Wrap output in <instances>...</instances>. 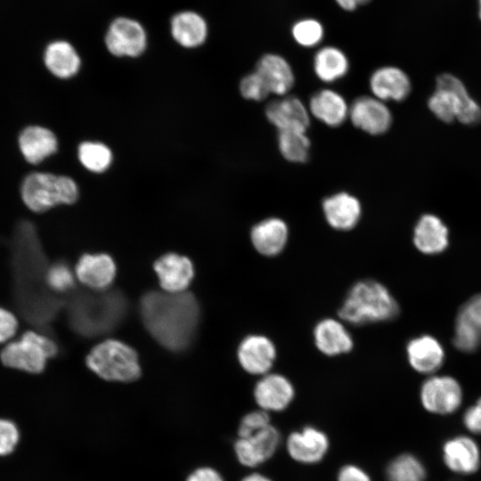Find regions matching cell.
<instances>
[{"label": "cell", "instance_id": "603a6c76", "mask_svg": "<svg viewBox=\"0 0 481 481\" xmlns=\"http://www.w3.org/2000/svg\"><path fill=\"white\" fill-rule=\"evenodd\" d=\"M170 33L182 47L192 49L202 45L207 40L208 28L206 20L194 11H181L170 20Z\"/></svg>", "mask_w": 481, "mask_h": 481}, {"label": "cell", "instance_id": "e0dca14e", "mask_svg": "<svg viewBox=\"0 0 481 481\" xmlns=\"http://www.w3.org/2000/svg\"><path fill=\"white\" fill-rule=\"evenodd\" d=\"M268 121L278 131L307 130L310 125L308 108L295 96H284L269 102L265 108Z\"/></svg>", "mask_w": 481, "mask_h": 481}, {"label": "cell", "instance_id": "d6986e66", "mask_svg": "<svg viewBox=\"0 0 481 481\" xmlns=\"http://www.w3.org/2000/svg\"><path fill=\"white\" fill-rule=\"evenodd\" d=\"M159 284L168 293H180L190 285L193 265L189 258L175 253H167L154 263Z\"/></svg>", "mask_w": 481, "mask_h": 481}, {"label": "cell", "instance_id": "60d3db41", "mask_svg": "<svg viewBox=\"0 0 481 481\" xmlns=\"http://www.w3.org/2000/svg\"><path fill=\"white\" fill-rule=\"evenodd\" d=\"M458 315L481 330V295L469 298L461 306Z\"/></svg>", "mask_w": 481, "mask_h": 481}, {"label": "cell", "instance_id": "bcb514c9", "mask_svg": "<svg viewBox=\"0 0 481 481\" xmlns=\"http://www.w3.org/2000/svg\"><path fill=\"white\" fill-rule=\"evenodd\" d=\"M240 481H273V480L264 473H261L258 471H252L245 475L240 479Z\"/></svg>", "mask_w": 481, "mask_h": 481}, {"label": "cell", "instance_id": "f6af8a7d", "mask_svg": "<svg viewBox=\"0 0 481 481\" xmlns=\"http://www.w3.org/2000/svg\"><path fill=\"white\" fill-rule=\"evenodd\" d=\"M370 0H335L337 4L345 11H354L358 6L366 4Z\"/></svg>", "mask_w": 481, "mask_h": 481}, {"label": "cell", "instance_id": "4316f807", "mask_svg": "<svg viewBox=\"0 0 481 481\" xmlns=\"http://www.w3.org/2000/svg\"><path fill=\"white\" fill-rule=\"evenodd\" d=\"M19 145L22 155L31 164H38L53 155L59 146L54 133L40 126L26 127L19 136Z\"/></svg>", "mask_w": 481, "mask_h": 481}, {"label": "cell", "instance_id": "9c48e42d", "mask_svg": "<svg viewBox=\"0 0 481 481\" xmlns=\"http://www.w3.org/2000/svg\"><path fill=\"white\" fill-rule=\"evenodd\" d=\"M423 409L434 415L447 416L456 412L463 401L461 386L451 376H432L420 390Z\"/></svg>", "mask_w": 481, "mask_h": 481}, {"label": "cell", "instance_id": "7a4b0ae2", "mask_svg": "<svg viewBox=\"0 0 481 481\" xmlns=\"http://www.w3.org/2000/svg\"><path fill=\"white\" fill-rule=\"evenodd\" d=\"M126 312L127 300L118 290L81 292L70 301L69 320L77 333L95 337L115 329Z\"/></svg>", "mask_w": 481, "mask_h": 481}, {"label": "cell", "instance_id": "f35d334b", "mask_svg": "<svg viewBox=\"0 0 481 481\" xmlns=\"http://www.w3.org/2000/svg\"><path fill=\"white\" fill-rule=\"evenodd\" d=\"M20 440V431L16 424L7 419H0V456L12 453Z\"/></svg>", "mask_w": 481, "mask_h": 481}, {"label": "cell", "instance_id": "3957f363", "mask_svg": "<svg viewBox=\"0 0 481 481\" xmlns=\"http://www.w3.org/2000/svg\"><path fill=\"white\" fill-rule=\"evenodd\" d=\"M398 314V303L388 289L372 279L355 282L338 311L341 321L357 326L387 322Z\"/></svg>", "mask_w": 481, "mask_h": 481}, {"label": "cell", "instance_id": "ba28073f", "mask_svg": "<svg viewBox=\"0 0 481 481\" xmlns=\"http://www.w3.org/2000/svg\"><path fill=\"white\" fill-rule=\"evenodd\" d=\"M104 44L108 52L115 57L137 58L147 48V32L138 20L118 17L109 25Z\"/></svg>", "mask_w": 481, "mask_h": 481}, {"label": "cell", "instance_id": "e575fe53", "mask_svg": "<svg viewBox=\"0 0 481 481\" xmlns=\"http://www.w3.org/2000/svg\"><path fill=\"white\" fill-rule=\"evenodd\" d=\"M452 341L459 350L473 352L481 345V330L457 315Z\"/></svg>", "mask_w": 481, "mask_h": 481}, {"label": "cell", "instance_id": "7402d4cb", "mask_svg": "<svg viewBox=\"0 0 481 481\" xmlns=\"http://www.w3.org/2000/svg\"><path fill=\"white\" fill-rule=\"evenodd\" d=\"M77 279L87 287L104 290L116 275V265L107 254H85L77 265Z\"/></svg>", "mask_w": 481, "mask_h": 481}, {"label": "cell", "instance_id": "4dcf8cb0", "mask_svg": "<svg viewBox=\"0 0 481 481\" xmlns=\"http://www.w3.org/2000/svg\"><path fill=\"white\" fill-rule=\"evenodd\" d=\"M427 469L413 453L402 452L391 459L385 469L386 481H426Z\"/></svg>", "mask_w": 481, "mask_h": 481}, {"label": "cell", "instance_id": "ee69618b", "mask_svg": "<svg viewBox=\"0 0 481 481\" xmlns=\"http://www.w3.org/2000/svg\"><path fill=\"white\" fill-rule=\"evenodd\" d=\"M185 481H225L223 475L215 468L201 466L192 471Z\"/></svg>", "mask_w": 481, "mask_h": 481}, {"label": "cell", "instance_id": "d590c367", "mask_svg": "<svg viewBox=\"0 0 481 481\" xmlns=\"http://www.w3.org/2000/svg\"><path fill=\"white\" fill-rule=\"evenodd\" d=\"M46 285L55 292L62 293L74 287L75 276L65 263L53 265L45 273Z\"/></svg>", "mask_w": 481, "mask_h": 481}, {"label": "cell", "instance_id": "6da1fadb", "mask_svg": "<svg viewBox=\"0 0 481 481\" xmlns=\"http://www.w3.org/2000/svg\"><path fill=\"white\" fill-rule=\"evenodd\" d=\"M140 314L153 338L175 352L192 344L200 319L198 302L187 292H147L141 299Z\"/></svg>", "mask_w": 481, "mask_h": 481}, {"label": "cell", "instance_id": "484cf974", "mask_svg": "<svg viewBox=\"0 0 481 481\" xmlns=\"http://www.w3.org/2000/svg\"><path fill=\"white\" fill-rule=\"evenodd\" d=\"M257 71L267 85L270 94L286 95L293 87L295 76L288 61L277 53H266L257 61Z\"/></svg>", "mask_w": 481, "mask_h": 481}, {"label": "cell", "instance_id": "f1b7e54d", "mask_svg": "<svg viewBox=\"0 0 481 481\" xmlns=\"http://www.w3.org/2000/svg\"><path fill=\"white\" fill-rule=\"evenodd\" d=\"M413 243L424 254L441 253L448 246V229L438 216L425 214L414 227Z\"/></svg>", "mask_w": 481, "mask_h": 481}, {"label": "cell", "instance_id": "1f68e13d", "mask_svg": "<svg viewBox=\"0 0 481 481\" xmlns=\"http://www.w3.org/2000/svg\"><path fill=\"white\" fill-rule=\"evenodd\" d=\"M77 156L81 166L94 174L106 172L113 162L111 149L100 141H83L77 149Z\"/></svg>", "mask_w": 481, "mask_h": 481}, {"label": "cell", "instance_id": "d6a6232c", "mask_svg": "<svg viewBox=\"0 0 481 481\" xmlns=\"http://www.w3.org/2000/svg\"><path fill=\"white\" fill-rule=\"evenodd\" d=\"M278 147L285 159L304 163L308 159L311 143L306 131H278Z\"/></svg>", "mask_w": 481, "mask_h": 481}, {"label": "cell", "instance_id": "74e56055", "mask_svg": "<svg viewBox=\"0 0 481 481\" xmlns=\"http://www.w3.org/2000/svg\"><path fill=\"white\" fill-rule=\"evenodd\" d=\"M271 424V413L257 408L242 416L239 422L237 436L245 437L250 436Z\"/></svg>", "mask_w": 481, "mask_h": 481}, {"label": "cell", "instance_id": "8fae6325", "mask_svg": "<svg viewBox=\"0 0 481 481\" xmlns=\"http://www.w3.org/2000/svg\"><path fill=\"white\" fill-rule=\"evenodd\" d=\"M330 442L321 428L307 425L289 433L285 448L291 460L302 465H315L329 452Z\"/></svg>", "mask_w": 481, "mask_h": 481}, {"label": "cell", "instance_id": "d4e9b609", "mask_svg": "<svg viewBox=\"0 0 481 481\" xmlns=\"http://www.w3.org/2000/svg\"><path fill=\"white\" fill-rule=\"evenodd\" d=\"M310 115L330 127L341 126L349 115V105L345 98L331 89L314 93L309 101Z\"/></svg>", "mask_w": 481, "mask_h": 481}, {"label": "cell", "instance_id": "277c9868", "mask_svg": "<svg viewBox=\"0 0 481 481\" xmlns=\"http://www.w3.org/2000/svg\"><path fill=\"white\" fill-rule=\"evenodd\" d=\"M20 193L31 211L42 213L59 205L76 203L79 187L69 175L33 172L23 180Z\"/></svg>", "mask_w": 481, "mask_h": 481}, {"label": "cell", "instance_id": "b9f144b4", "mask_svg": "<svg viewBox=\"0 0 481 481\" xmlns=\"http://www.w3.org/2000/svg\"><path fill=\"white\" fill-rule=\"evenodd\" d=\"M462 424L471 435L481 436V397L465 410Z\"/></svg>", "mask_w": 481, "mask_h": 481}, {"label": "cell", "instance_id": "52a82bcc", "mask_svg": "<svg viewBox=\"0 0 481 481\" xmlns=\"http://www.w3.org/2000/svg\"><path fill=\"white\" fill-rule=\"evenodd\" d=\"M57 352L58 346L52 338L28 330L5 344L0 352V360L6 367L37 374L45 370L48 359Z\"/></svg>", "mask_w": 481, "mask_h": 481}, {"label": "cell", "instance_id": "9a60e30c", "mask_svg": "<svg viewBox=\"0 0 481 481\" xmlns=\"http://www.w3.org/2000/svg\"><path fill=\"white\" fill-rule=\"evenodd\" d=\"M348 118L355 127L371 135L386 133L392 124L390 110L373 95L355 98L349 105Z\"/></svg>", "mask_w": 481, "mask_h": 481}, {"label": "cell", "instance_id": "f546056e", "mask_svg": "<svg viewBox=\"0 0 481 481\" xmlns=\"http://www.w3.org/2000/svg\"><path fill=\"white\" fill-rule=\"evenodd\" d=\"M313 67L316 77L325 83H333L345 77L349 69V61L339 48L326 45L314 54Z\"/></svg>", "mask_w": 481, "mask_h": 481}, {"label": "cell", "instance_id": "5bb4252c", "mask_svg": "<svg viewBox=\"0 0 481 481\" xmlns=\"http://www.w3.org/2000/svg\"><path fill=\"white\" fill-rule=\"evenodd\" d=\"M276 357L275 344L263 334H249L238 346V362L244 371L250 375L260 377L271 372Z\"/></svg>", "mask_w": 481, "mask_h": 481}, {"label": "cell", "instance_id": "7dc6e473", "mask_svg": "<svg viewBox=\"0 0 481 481\" xmlns=\"http://www.w3.org/2000/svg\"><path fill=\"white\" fill-rule=\"evenodd\" d=\"M478 16L481 20V0H478Z\"/></svg>", "mask_w": 481, "mask_h": 481}, {"label": "cell", "instance_id": "30bf717a", "mask_svg": "<svg viewBox=\"0 0 481 481\" xmlns=\"http://www.w3.org/2000/svg\"><path fill=\"white\" fill-rule=\"evenodd\" d=\"M281 443V433L272 423L250 436H237L233 442V452L240 465L256 469L274 456Z\"/></svg>", "mask_w": 481, "mask_h": 481}, {"label": "cell", "instance_id": "4fadbf2b", "mask_svg": "<svg viewBox=\"0 0 481 481\" xmlns=\"http://www.w3.org/2000/svg\"><path fill=\"white\" fill-rule=\"evenodd\" d=\"M296 395L293 383L286 376L268 372L260 376L253 388V397L258 409L269 413L281 412L289 408Z\"/></svg>", "mask_w": 481, "mask_h": 481}, {"label": "cell", "instance_id": "5b68a950", "mask_svg": "<svg viewBox=\"0 0 481 481\" xmlns=\"http://www.w3.org/2000/svg\"><path fill=\"white\" fill-rule=\"evenodd\" d=\"M431 112L443 122L458 119L465 125L481 121V107L469 94L463 83L452 74L436 78V91L428 101Z\"/></svg>", "mask_w": 481, "mask_h": 481}, {"label": "cell", "instance_id": "8992f818", "mask_svg": "<svg viewBox=\"0 0 481 481\" xmlns=\"http://www.w3.org/2000/svg\"><path fill=\"white\" fill-rule=\"evenodd\" d=\"M86 364L95 374L109 381L130 382L141 375L136 352L116 339L96 345L87 355Z\"/></svg>", "mask_w": 481, "mask_h": 481}, {"label": "cell", "instance_id": "7bdbcfd3", "mask_svg": "<svg viewBox=\"0 0 481 481\" xmlns=\"http://www.w3.org/2000/svg\"><path fill=\"white\" fill-rule=\"evenodd\" d=\"M336 481H372V479L363 468L354 463H347L338 469Z\"/></svg>", "mask_w": 481, "mask_h": 481}, {"label": "cell", "instance_id": "7c38bea8", "mask_svg": "<svg viewBox=\"0 0 481 481\" xmlns=\"http://www.w3.org/2000/svg\"><path fill=\"white\" fill-rule=\"evenodd\" d=\"M442 461L452 473L469 476L481 467V449L469 435L460 434L447 438L442 444Z\"/></svg>", "mask_w": 481, "mask_h": 481}, {"label": "cell", "instance_id": "ab89813d", "mask_svg": "<svg viewBox=\"0 0 481 481\" xmlns=\"http://www.w3.org/2000/svg\"><path fill=\"white\" fill-rule=\"evenodd\" d=\"M18 328L19 322L15 314L6 308L0 307V344L12 340Z\"/></svg>", "mask_w": 481, "mask_h": 481}, {"label": "cell", "instance_id": "44dd1931", "mask_svg": "<svg viewBox=\"0 0 481 481\" xmlns=\"http://www.w3.org/2000/svg\"><path fill=\"white\" fill-rule=\"evenodd\" d=\"M370 88L374 97L382 102L404 100L411 92L407 74L395 66L377 69L370 77Z\"/></svg>", "mask_w": 481, "mask_h": 481}, {"label": "cell", "instance_id": "ffe728a7", "mask_svg": "<svg viewBox=\"0 0 481 481\" xmlns=\"http://www.w3.org/2000/svg\"><path fill=\"white\" fill-rule=\"evenodd\" d=\"M322 205L326 222L337 231L352 230L362 216V205L359 200L345 192L325 198Z\"/></svg>", "mask_w": 481, "mask_h": 481}, {"label": "cell", "instance_id": "83f0119b", "mask_svg": "<svg viewBox=\"0 0 481 481\" xmlns=\"http://www.w3.org/2000/svg\"><path fill=\"white\" fill-rule=\"evenodd\" d=\"M44 62L47 69L61 79L75 77L82 64L77 51L66 40L51 42L45 50Z\"/></svg>", "mask_w": 481, "mask_h": 481}, {"label": "cell", "instance_id": "ac0fdd59", "mask_svg": "<svg viewBox=\"0 0 481 481\" xmlns=\"http://www.w3.org/2000/svg\"><path fill=\"white\" fill-rule=\"evenodd\" d=\"M289 240V227L279 217L265 218L250 230V241L255 250L267 257L280 255Z\"/></svg>", "mask_w": 481, "mask_h": 481}, {"label": "cell", "instance_id": "cb8c5ba5", "mask_svg": "<svg viewBox=\"0 0 481 481\" xmlns=\"http://www.w3.org/2000/svg\"><path fill=\"white\" fill-rule=\"evenodd\" d=\"M406 355L412 368L423 374L435 372L444 360L442 345L430 335H421L411 339L406 346Z\"/></svg>", "mask_w": 481, "mask_h": 481}, {"label": "cell", "instance_id": "2e32d148", "mask_svg": "<svg viewBox=\"0 0 481 481\" xmlns=\"http://www.w3.org/2000/svg\"><path fill=\"white\" fill-rule=\"evenodd\" d=\"M344 323L340 319L328 317L314 325L313 338L320 353L333 357L352 351L354 339Z\"/></svg>", "mask_w": 481, "mask_h": 481}, {"label": "cell", "instance_id": "836d02e7", "mask_svg": "<svg viewBox=\"0 0 481 481\" xmlns=\"http://www.w3.org/2000/svg\"><path fill=\"white\" fill-rule=\"evenodd\" d=\"M294 40L301 46L314 47L321 43L324 36L322 23L313 18L298 20L291 29Z\"/></svg>", "mask_w": 481, "mask_h": 481}, {"label": "cell", "instance_id": "8d00e7d4", "mask_svg": "<svg viewBox=\"0 0 481 481\" xmlns=\"http://www.w3.org/2000/svg\"><path fill=\"white\" fill-rule=\"evenodd\" d=\"M239 89L243 98L256 102L263 101L270 94L266 83L256 70L242 77Z\"/></svg>", "mask_w": 481, "mask_h": 481}]
</instances>
